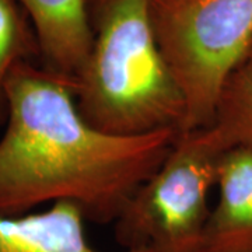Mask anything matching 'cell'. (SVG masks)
Returning a JSON list of instances; mask_svg holds the SVG:
<instances>
[{
    "label": "cell",
    "mask_w": 252,
    "mask_h": 252,
    "mask_svg": "<svg viewBox=\"0 0 252 252\" xmlns=\"http://www.w3.org/2000/svg\"><path fill=\"white\" fill-rule=\"evenodd\" d=\"M7 117L0 137V215L20 216L69 200L87 220L115 223L168 156L178 132L118 136L90 125L70 81L31 61L6 81Z\"/></svg>",
    "instance_id": "cell-1"
},
{
    "label": "cell",
    "mask_w": 252,
    "mask_h": 252,
    "mask_svg": "<svg viewBox=\"0 0 252 252\" xmlns=\"http://www.w3.org/2000/svg\"><path fill=\"white\" fill-rule=\"evenodd\" d=\"M90 9L94 41L72 83L83 118L111 135L181 133L185 98L157 44L150 0H97Z\"/></svg>",
    "instance_id": "cell-2"
},
{
    "label": "cell",
    "mask_w": 252,
    "mask_h": 252,
    "mask_svg": "<svg viewBox=\"0 0 252 252\" xmlns=\"http://www.w3.org/2000/svg\"><path fill=\"white\" fill-rule=\"evenodd\" d=\"M230 149L215 126L181 132L114 223L124 250L199 252L220 164Z\"/></svg>",
    "instance_id": "cell-3"
},
{
    "label": "cell",
    "mask_w": 252,
    "mask_h": 252,
    "mask_svg": "<svg viewBox=\"0 0 252 252\" xmlns=\"http://www.w3.org/2000/svg\"><path fill=\"white\" fill-rule=\"evenodd\" d=\"M150 18L185 98L182 132L212 126L225 80L252 46V0H150Z\"/></svg>",
    "instance_id": "cell-4"
},
{
    "label": "cell",
    "mask_w": 252,
    "mask_h": 252,
    "mask_svg": "<svg viewBox=\"0 0 252 252\" xmlns=\"http://www.w3.org/2000/svg\"><path fill=\"white\" fill-rule=\"evenodd\" d=\"M27 14L41 66L73 83L94 41L90 0H14Z\"/></svg>",
    "instance_id": "cell-5"
},
{
    "label": "cell",
    "mask_w": 252,
    "mask_h": 252,
    "mask_svg": "<svg viewBox=\"0 0 252 252\" xmlns=\"http://www.w3.org/2000/svg\"><path fill=\"white\" fill-rule=\"evenodd\" d=\"M199 252H252V152L235 147L224 154Z\"/></svg>",
    "instance_id": "cell-6"
},
{
    "label": "cell",
    "mask_w": 252,
    "mask_h": 252,
    "mask_svg": "<svg viewBox=\"0 0 252 252\" xmlns=\"http://www.w3.org/2000/svg\"><path fill=\"white\" fill-rule=\"evenodd\" d=\"M86 221L81 207L69 200L51 203L38 213L0 215V252H102L89 243Z\"/></svg>",
    "instance_id": "cell-7"
},
{
    "label": "cell",
    "mask_w": 252,
    "mask_h": 252,
    "mask_svg": "<svg viewBox=\"0 0 252 252\" xmlns=\"http://www.w3.org/2000/svg\"><path fill=\"white\" fill-rule=\"evenodd\" d=\"M212 126L230 150L241 147L252 152V46L225 80Z\"/></svg>",
    "instance_id": "cell-8"
},
{
    "label": "cell",
    "mask_w": 252,
    "mask_h": 252,
    "mask_svg": "<svg viewBox=\"0 0 252 252\" xmlns=\"http://www.w3.org/2000/svg\"><path fill=\"white\" fill-rule=\"evenodd\" d=\"M39 59L35 32L14 0H0V124L7 117L6 81L14 66Z\"/></svg>",
    "instance_id": "cell-9"
},
{
    "label": "cell",
    "mask_w": 252,
    "mask_h": 252,
    "mask_svg": "<svg viewBox=\"0 0 252 252\" xmlns=\"http://www.w3.org/2000/svg\"><path fill=\"white\" fill-rule=\"evenodd\" d=\"M94 1H97V0H90V4L91 3H94Z\"/></svg>",
    "instance_id": "cell-10"
}]
</instances>
